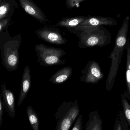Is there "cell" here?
I'll return each instance as SVG.
<instances>
[{
  "mask_svg": "<svg viewBox=\"0 0 130 130\" xmlns=\"http://www.w3.org/2000/svg\"><path fill=\"white\" fill-rule=\"evenodd\" d=\"M22 34L11 37L1 36L0 48L3 66L10 72L18 69L19 62V50L22 43Z\"/></svg>",
  "mask_w": 130,
  "mask_h": 130,
  "instance_id": "cell-1",
  "label": "cell"
},
{
  "mask_svg": "<svg viewBox=\"0 0 130 130\" xmlns=\"http://www.w3.org/2000/svg\"><path fill=\"white\" fill-rule=\"evenodd\" d=\"M75 31L77 32L76 34L79 38L78 45L80 48L103 47L110 44L111 41V34L103 26L85 31Z\"/></svg>",
  "mask_w": 130,
  "mask_h": 130,
  "instance_id": "cell-2",
  "label": "cell"
},
{
  "mask_svg": "<svg viewBox=\"0 0 130 130\" xmlns=\"http://www.w3.org/2000/svg\"><path fill=\"white\" fill-rule=\"evenodd\" d=\"M78 100L64 101L55 114L57 121L55 130H69L79 115Z\"/></svg>",
  "mask_w": 130,
  "mask_h": 130,
  "instance_id": "cell-3",
  "label": "cell"
},
{
  "mask_svg": "<svg viewBox=\"0 0 130 130\" xmlns=\"http://www.w3.org/2000/svg\"><path fill=\"white\" fill-rule=\"evenodd\" d=\"M35 49L38 57V62L42 67L64 65L66 61L62 58L66 55V52L59 48L48 46L42 44L36 45Z\"/></svg>",
  "mask_w": 130,
  "mask_h": 130,
  "instance_id": "cell-4",
  "label": "cell"
},
{
  "mask_svg": "<svg viewBox=\"0 0 130 130\" xmlns=\"http://www.w3.org/2000/svg\"><path fill=\"white\" fill-rule=\"evenodd\" d=\"M81 73L80 80L87 84H97L104 77L100 65L95 60L89 61Z\"/></svg>",
  "mask_w": 130,
  "mask_h": 130,
  "instance_id": "cell-5",
  "label": "cell"
},
{
  "mask_svg": "<svg viewBox=\"0 0 130 130\" xmlns=\"http://www.w3.org/2000/svg\"><path fill=\"white\" fill-rule=\"evenodd\" d=\"M117 25V21L112 17L89 16L84 21L73 29L74 31H85L89 29L97 28L100 26H114Z\"/></svg>",
  "mask_w": 130,
  "mask_h": 130,
  "instance_id": "cell-6",
  "label": "cell"
},
{
  "mask_svg": "<svg viewBox=\"0 0 130 130\" xmlns=\"http://www.w3.org/2000/svg\"><path fill=\"white\" fill-rule=\"evenodd\" d=\"M36 33L39 38L51 44L61 45L67 42V39L57 28L46 26L37 29Z\"/></svg>",
  "mask_w": 130,
  "mask_h": 130,
  "instance_id": "cell-7",
  "label": "cell"
},
{
  "mask_svg": "<svg viewBox=\"0 0 130 130\" xmlns=\"http://www.w3.org/2000/svg\"><path fill=\"white\" fill-rule=\"evenodd\" d=\"M19 1L24 11L40 23L49 22L45 14L32 0H19Z\"/></svg>",
  "mask_w": 130,
  "mask_h": 130,
  "instance_id": "cell-8",
  "label": "cell"
},
{
  "mask_svg": "<svg viewBox=\"0 0 130 130\" xmlns=\"http://www.w3.org/2000/svg\"><path fill=\"white\" fill-rule=\"evenodd\" d=\"M4 108L9 116L14 119L16 115L15 97L14 93L10 90L7 88L5 83L1 86V93Z\"/></svg>",
  "mask_w": 130,
  "mask_h": 130,
  "instance_id": "cell-9",
  "label": "cell"
},
{
  "mask_svg": "<svg viewBox=\"0 0 130 130\" xmlns=\"http://www.w3.org/2000/svg\"><path fill=\"white\" fill-rule=\"evenodd\" d=\"M31 85V70L28 66H26L24 68L23 74L22 77L21 84V89L18 100V106L22 103L27 96Z\"/></svg>",
  "mask_w": 130,
  "mask_h": 130,
  "instance_id": "cell-10",
  "label": "cell"
},
{
  "mask_svg": "<svg viewBox=\"0 0 130 130\" xmlns=\"http://www.w3.org/2000/svg\"><path fill=\"white\" fill-rule=\"evenodd\" d=\"M18 8L15 0H0V20L12 17Z\"/></svg>",
  "mask_w": 130,
  "mask_h": 130,
  "instance_id": "cell-11",
  "label": "cell"
},
{
  "mask_svg": "<svg viewBox=\"0 0 130 130\" xmlns=\"http://www.w3.org/2000/svg\"><path fill=\"white\" fill-rule=\"evenodd\" d=\"M73 72V69L71 67H64L54 74L49 79V81L54 84L63 83L70 78Z\"/></svg>",
  "mask_w": 130,
  "mask_h": 130,
  "instance_id": "cell-12",
  "label": "cell"
},
{
  "mask_svg": "<svg viewBox=\"0 0 130 130\" xmlns=\"http://www.w3.org/2000/svg\"><path fill=\"white\" fill-rule=\"evenodd\" d=\"M88 16H78L73 17H64L55 24V26L63 27L68 29L69 30L73 29L83 22Z\"/></svg>",
  "mask_w": 130,
  "mask_h": 130,
  "instance_id": "cell-13",
  "label": "cell"
},
{
  "mask_svg": "<svg viewBox=\"0 0 130 130\" xmlns=\"http://www.w3.org/2000/svg\"><path fill=\"white\" fill-rule=\"evenodd\" d=\"M89 120L85 126V130H102V120L98 112L92 111L89 114Z\"/></svg>",
  "mask_w": 130,
  "mask_h": 130,
  "instance_id": "cell-14",
  "label": "cell"
},
{
  "mask_svg": "<svg viewBox=\"0 0 130 130\" xmlns=\"http://www.w3.org/2000/svg\"><path fill=\"white\" fill-rule=\"evenodd\" d=\"M127 51V59L126 65V84L127 90L126 96L128 100H130V42L129 38L127 39L125 46Z\"/></svg>",
  "mask_w": 130,
  "mask_h": 130,
  "instance_id": "cell-15",
  "label": "cell"
},
{
  "mask_svg": "<svg viewBox=\"0 0 130 130\" xmlns=\"http://www.w3.org/2000/svg\"><path fill=\"white\" fill-rule=\"evenodd\" d=\"M26 113L32 129L33 130H39V118L37 112L31 106L27 107Z\"/></svg>",
  "mask_w": 130,
  "mask_h": 130,
  "instance_id": "cell-16",
  "label": "cell"
},
{
  "mask_svg": "<svg viewBox=\"0 0 130 130\" xmlns=\"http://www.w3.org/2000/svg\"><path fill=\"white\" fill-rule=\"evenodd\" d=\"M128 125L124 112L121 110L118 113L114 126V130H129Z\"/></svg>",
  "mask_w": 130,
  "mask_h": 130,
  "instance_id": "cell-17",
  "label": "cell"
},
{
  "mask_svg": "<svg viewBox=\"0 0 130 130\" xmlns=\"http://www.w3.org/2000/svg\"><path fill=\"white\" fill-rule=\"evenodd\" d=\"M121 97L123 112L129 126L130 127V104L128 101L125 91L121 95Z\"/></svg>",
  "mask_w": 130,
  "mask_h": 130,
  "instance_id": "cell-18",
  "label": "cell"
},
{
  "mask_svg": "<svg viewBox=\"0 0 130 130\" xmlns=\"http://www.w3.org/2000/svg\"><path fill=\"white\" fill-rule=\"evenodd\" d=\"M12 20V17L5 18L0 20V33H6L8 26Z\"/></svg>",
  "mask_w": 130,
  "mask_h": 130,
  "instance_id": "cell-19",
  "label": "cell"
},
{
  "mask_svg": "<svg viewBox=\"0 0 130 130\" xmlns=\"http://www.w3.org/2000/svg\"><path fill=\"white\" fill-rule=\"evenodd\" d=\"M83 115H79L74 123L71 130H82L83 129Z\"/></svg>",
  "mask_w": 130,
  "mask_h": 130,
  "instance_id": "cell-20",
  "label": "cell"
},
{
  "mask_svg": "<svg viewBox=\"0 0 130 130\" xmlns=\"http://www.w3.org/2000/svg\"><path fill=\"white\" fill-rule=\"evenodd\" d=\"M85 1L86 0H66V6L68 9H71L79 6L81 2Z\"/></svg>",
  "mask_w": 130,
  "mask_h": 130,
  "instance_id": "cell-21",
  "label": "cell"
},
{
  "mask_svg": "<svg viewBox=\"0 0 130 130\" xmlns=\"http://www.w3.org/2000/svg\"><path fill=\"white\" fill-rule=\"evenodd\" d=\"M4 106L2 96L0 95V127H1L3 121V113Z\"/></svg>",
  "mask_w": 130,
  "mask_h": 130,
  "instance_id": "cell-22",
  "label": "cell"
}]
</instances>
